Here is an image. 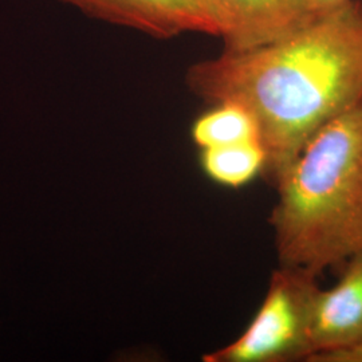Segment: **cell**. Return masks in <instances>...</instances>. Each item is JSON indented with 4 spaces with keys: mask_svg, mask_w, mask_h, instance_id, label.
Instances as JSON below:
<instances>
[{
    "mask_svg": "<svg viewBox=\"0 0 362 362\" xmlns=\"http://www.w3.org/2000/svg\"><path fill=\"white\" fill-rule=\"evenodd\" d=\"M185 82L209 104L231 101L255 117L274 184L314 134L362 105V0L269 45L196 62Z\"/></svg>",
    "mask_w": 362,
    "mask_h": 362,
    "instance_id": "6da1fadb",
    "label": "cell"
},
{
    "mask_svg": "<svg viewBox=\"0 0 362 362\" xmlns=\"http://www.w3.org/2000/svg\"><path fill=\"white\" fill-rule=\"evenodd\" d=\"M272 185L279 266L320 276L362 252V105L314 134Z\"/></svg>",
    "mask_w": 362,
    "mask_h": 362,
    "instance_id": "7a4b0ae2",
    "label": "cell"
},
{
    "mask_svg": "<svg viewBox=\"0 0 362 362\" xmlns=\"http://www.w3.org/2000/svg\"><path fill=\"white\" fill-rule=\"evenodd\" d=\"M317 279L306 270L279 266L246 330L231 344L203 356V361H309Z\"/></svg>",
    "mask_w": 362,
    "mask_h": 362,
    "instance_id": "3957f363",
    "label": "cell"
},
{
    "mask_svg": "<svg viewBox=\"0 0 362 362\" xmlns=\"http://www.w3.org/2000/svg\"><path fill=\"white\" fill-rule=\"evenodd\" d=\"M339 270L336 285L320 287L313 300L310 362L362 339V252Z\"/></svg>",
    "mask_w": 362,
    "mask_h": 362,
    "instance_id": "277c9868",
    "label": "cell"
},
{
    "mask_svg": "<svg viewBox=\"0 0 362 362\" xmlns=\"http://www.w3.org/2000/svg\"><path fill=\"white\" fill-rule=\"evenodd\" d=\"M226 52H246L285 38L318 16L311 0H219Z\"/></svg>",
    "mask_w": 362,
    "mask_h": 362,
    "instance_id": "5b68a950",
    "label": "cell"
},
{
    "mask_svg": "<svg viewBox=\"0 0 362 362\" xmlns=\"http://www.w3.org/2000/svg\"><path fill=\"white\" fill-rule=\"evenodd\" d=\"M91 18L127 27L157 39L181 34L163 0H59Z\"/></svg>",
    "mask_w": 362,
    "mask_h": 362,
    "instance_id": "8992f818",
    "label": "cell"
},
{
    "mask_svg": "<svg viewBox=\"0 0 362 362\" xmlns=\"http://www.w3.org/2000/svg\"><path fill=\"white\" fill-rule=\"evenodd\" d=\"M199 161L209 180L221 187L240 188L264 175L267 155L260 141H247L200 149Z\"/></svg>",
    "mask_w": 362,
    "mask_h": 362,
    "instance_id": "52a82bcc",
    "label": "cell"
},
{
    "mask_svg": "<svg viewBox=\"0 0 362 362\" xmlns=\"http://www.w3.org/2000/svg\"><path fill=\"white\" fill-rule=\"evenodd\" d=\"M212 105V109L194 119L191 128L192 140L199 149L260 141L258 122L245 106L231 101Z\"/></svg>",
    "mask_w": 362,
    "mask_h": 362,
    "instance_id": "ba28073f",
    "label": "cell"
},
{
    "mask_svg": "<svg viewBox=\"0 0 362 362\" xmlns=\"http://www.w3.org/2000/svg\"><path fill=\"white\" fill-rule=\"evenodd\" d=\"M182 33L221 37L223 13L219 0H163Z\"/></svg>",
    "mask_w": 362,
    "mask_h": 362,
    "instance_id": "9c48e42d",
    "label": "cell"
},
{
    "mask_svg": "<svg viewBox=\"0 0 362 362\" xmlns=\"http://www.w3.org/2000/svg\"><path fill=\"white\" fill-rule=\"evenodd\" d=\"M318 362H362V339L346 348L326 354Z\"/></svg>",
    "mask_w": 362,
    "mask_h": 362,
    "instance_id": "30bf717a",
    "label": "cell"
},
{
    "mask_svg": "<svg viewBox=\"0 0 362 362\" xmlns=\"http://www.w3.org/2000/svg\"><path fill=\"white\" fill-rule=\"evenodd\" d=\"M349 0H311L313 10L317 15L330 13L346 4Z\"/></svg>",
    "mask_w": 362,
    "mask_h": 362,
    "instance_id": "8fae6325",
    "label": "cell"
}]
</instances>
